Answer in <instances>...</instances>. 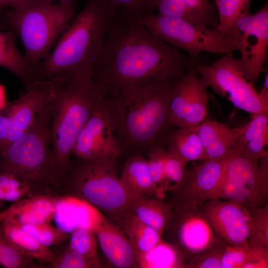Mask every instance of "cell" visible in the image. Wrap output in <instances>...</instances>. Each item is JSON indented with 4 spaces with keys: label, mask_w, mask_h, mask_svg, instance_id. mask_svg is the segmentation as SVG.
Segmentation results:
<instances>
[{
    "label": "cell",
    "mask_w": 268,
    "mask_h": 268,
    "mask_svg": "<svg viewBox=\"0 0 268 268\" xmlns=\"http://www.w3.org/2000/svg\"><path fill=\"white\" fill-rule=\"evenodd\" d=\"M191 58L154 36L138 16L116 13L91 75L105 98L132 87L157 81H177Z\"/></svg>",
    "instance_id": "6da1fadb"
},
{
    "label": "cell",
    "mask_w": 268,
    "mask_h": 268,
    "mask_svg": "<svg viewBox=\"0 0 268 268\" xmlns=\"http://www.w3.org/2000/svg\"><path fill=\"white\" fill-rule=\"evenodd\" d=\"M115 15L107 0H86L47 57L32 69L28 84L75 73L91 77Z\"/></svg>",
    "instance_id": "7a4b0ae2"
},
{
    "label": "cell",
    "mask_w": 268,
    "mask_h": 268,
    "mask_svg": "<svg viewBox=\"0 0 268 268\" xmlns=\"http://www.w3.org/2000/svg\"><path fill=\"white\" fill-rule=\"evenodd\" d=\"M177 81H157L125 89L106 98L123 150L140 152L164 146L170 126L169 102Z\"/></svg>",
    "instance_id": "3957f363"
},
{
    "label": "cell",
    "mask_w": 268,
    "mask_h": 268,
    "mask_svg": "<svg viewBox=\"0 0 268 268\" xmlns=\"http://www.w3.org/2000/svg\"><path fill=\"white\" fill-rule=\"evenodd\" d=\"M50 80L55 86L51 137L61 183L70 164L78 134L103 96L88 75L75 73Z\"/></svg>",
    "instance_id": "277c9868"
},
{
    "label": "cell",
    "mask_w": 268,
    "mask_h": 268,
    "mask_svg": "<svg viewBox=\"0 0 268 268\" xmlns=\"http://www.w3.org/2000/svg\"><path fill=\"white\" fill-rule=\"evenodd\" d=\"M76 158L71 159L57 190L88 202L115 224L132 214V204L138 197L129 193L121 184L116 172L117 159Z\"/></svg>",
    "instance_id": "5b68a950"
},
{
    "label": "cell",
    "mask_w": 268,
    "mask_h": 268,
    "mask_svg": "<svg viewBox=\"0 0 268 268\" xmlns=\"http://www.w3.org/2000/svg\"><path fill=\"white\" fill-rule=\"evenodd\" d=\"M51 115L52 102L0 153V168L28 185L34 196L49 194L60 184L51 137Z\"/></svg>",
    "instance_id": "8992f818"
},
{
    "label": "cell",
    "mask_w": 268,
    "mask_h": 268,
    "mask_svg": "<svg viewBox=\"0 0 268 268\" xmlns=\"http://www.w3.org/2000/svg\"><path fill=\"white\" fill-rule=\"evenodd\" d=\"M75 11L74 3L27 0L19 8L4 12L3 24L18 35L24 47L27 83L31 71L47 57L74 16Z\"/></svg>",
    "instance_id": "52a82bcc"
},
{
    "label": "cell",
    "mask_w": 268,
    "mask_h": 268,
    "mask_svg": "<svg viewBox=\"0 0 268 268\" xmlns=\"http://www.w3.org/2000/svg\"><path fill=\"white\" fill-rule=\"evenodd\" d=\"M138 17L154 36L187 52L191 58H197L202 52L226 54L240 48L237 37L224 36L216 29H210L159 13L151 12Z\"/></svg>",
    "instance_id": "ba28073f"
},
{
    "label": "cell",
    "mask_w": 268,
    "mask_h": 268,
    "mask_svg": "<svg viewBox=\"0 0 268 268\" xmlns=\"http://www.w3.org/2000/svg\"><path fill=\"white\" fill-rule=\"evenodd\" d=\"M215 199L231 200L247 207L267 205L268 153L257 160L233 147Z\"/></svg>",
    "instance_id": "9c48e42d"
},
{
    "label": "cell",
    "mask_w": 268,
    "mask_h": 268,
    "mask_svg": "<svg viewBox=\"0 0 268 268\" xmlns=\"http://www.w3.org/2000/svg\"><path fill=\"white\" fill-rule=\"evenodd\" d=\"M195 67L207 87L237 108L251 114L268 110L247 77L242 60L232 53L224 54L210 64H195Z\"/></svg>",
    "instance_id": "30bf717a"
},
{
    "label": "cell",
    "mask_w": 268,
    "mask_h": 268,
    "mask_svg": "<svg viewBox=\"0 0 268 268\" xmlns=\"http://www.w3.org/2000/svg\"><path fill=\"white\" fill-rule=\"evenodd\" d=\"M170 224L162 239L174 246L186 263L196 256L226 243L215 232L199 206L172 208Z\"/></svg>",
    "instance_id": "8fae6325"
},
{
    "label": "cell",
    "mask_w": 268,
    "mask_h": 268,
    "mask_svg": "<svg viewBox=\"0 0 268 268\" xmlns=\"http://www.w3.org/2000/svg\"><path fill=\"white\" fill-rule=\"evenodd\" d=\"M123 151L113 123L108 100L103 97L79 132L72 156L83 159L99 157L117 159Z\"/></svg>",
    "instance_id": "7c38bea8"
},
{
    "label": "cell",
    "mask_w": 268,
    "mask_h": 268,
    "mask_svg": "<svg viewBox=\"0 0 268 268\" xmlns=\"http://www.w3.org/2000/svg\"><path fill=\"white\" fill-rule=\"evenodd\" d=\"M195 65L189 68L172 88L168 106L172 126L193 127L201 123L207 115V87Z\"/></svg>",
    "instance_id": "4fadbf2b"
},
{
    "label": "cell",
    "mask_w": 268,
    "mask_h": 268,
    "mask_svg": "<svg viewBox=\"0 0 268 268\" xmlns=\"http://www.w3.org/2000/svg\"><path fill=\"white\" fill-rule=\"evenodd\" d=\"M228 153L204 160L202 163L187 169L182 181L168 191V202L171 208L179 205L199 206L214 199L223 176Z\"/></svg>",
    "instance_id": "5bb4252c"
},
{
    "label": "cell",
    "mask_w": 268,
    "mask_h": 268,
    "mask_svg": "<svg viewBox=\"0 0 268 268\" xmlns=\"http://www.w3.org/2000/svg\"><path fill=\"white\" fill-rule=\"evenodd\" d=\"M233 35L239 41L241 59L248 79L255 84L267 60L268 47V6L240 18Z\"/></svg>",
    "instance_id": "9a60e30c"
},
{
    "label": "cell",
    "mask_w": 268,
    "mask_h": 268,
    "mask_svg": "<svg viewBox=\"0 0 268 268\" xmlns=\"http://www.w3.org/2000/svg\"><path fill=\"white\" fill-rule=\"evenodd\" d=\"M216 233L226 244L249 247L251 218L248 208L236 201L212 199L199 205Z\"/></svg>",
    "instance_id": "2e32d148"
},
{
    "label": "cell",
    "mask_w": 268,
    "mask_h": 268,
    "mask_svg": "<svg viewBox=\"0 0 268 268\" xmlns=\"http://www.w3.org/2000/svg\"><path fill=\"white\" fill-rule=\"evenodd\" d=\"M54 93L51 80L34 81L25 86L17 99L6 104L4 108L10 119V131L4 149L32 125L38 116L51 104Z\"/></svg>",
    "instance_id": "e0dca14e"
},
{
    "label": "cell",
    "mask_w": 268,
    "mask_h": 268,
    "mask_svg": "<svg viewBox=\"0 0 268 268\" xmlns=\"http://www.w3.org/2000/svg\"><path fill=\"white\" fill-rule=\"evenodd\" d=\"M93 230L104 256L112 266L138 268V254L118 226L107 219H102L95 223Z\"/></svg>",
    "instance_id": "ac0fdd59"
},
{
    "label": "cell",
    "mask_w": 268,
    "mask_h": 268,
    "mask_svg": "<svg viewBox=\"0 0 268 268\" xmlns=\"http://www.w3.org/2000/svg\"><path fill=\"white\" fill-rule=\"evenodd\" d=\"M152 11L179 18L210 29L218 24V14L214 0H151Z\"/></svg>",
    "instance_id": "d6986e66"
},
{
    "label": "cell",
    "mask_w": 268,
    "mask_h": 268,
    "mask_svg": "<svg viewBox=\"0 0 268 268\" xmlns=\"http://www.w3.org/2000/svg\"><path fill=\"white\" fill-rule=\"evenodd\" d=\"M58 199L47 194L19 200L0 213V223L22 225L49 222L53 218Z\"/></svg>",
    "instance_id": "ffe728a7"
},
{
    "label": "cell",
    "mask_w": 268,
    "mask_h": 268,
    "mask_svg": "<svg viewBox=\"0 0 268 268\" xmlns=\"http://www.w3.org/2000/svg\"><path fill=\"white\" fill-rule=\"evenodd\" d=\"M246 126L247 124L238 127H231L216 121H208L193 127L203 147L202 160L227 155Z\"/></svg>",
    "instance_id": "44dd1931"
},
{
    "label": "cell",
    "mask_w": 268,
    "mask_h": 268,
    "mask_svg": "<svg viewBox=\"0 0 268 268\" xmlns=\"http://www.w3.org/2000/svg\"><path fill=\"white\" fill-rule=\"evenodd\" d=\"M119 178L124 188L132 195L138 198L156 197L147 159L142 155L133 154L126 160Z\"/></svg>",
    "instance_id": "7402d4cb"
},
{
    "label": "cell",
    "mask_w": 268,
    "mask_h": 268,
    "mask_svg": "<svg viewBox=\"0 0 268 268\" xmlns=\"http://www.w3.org/2000/svg\"><path fill=\"white\" fill-rule=\"evenodd\" d=\"M131 211L162 236L170 224L172 213L169 202L156 197L137 198L132 204Z\"/></svg>",
    "instance_id": "603a6c76"
},
{
    "label": "cell",
    "mask_w": 268,
    "mask_h": 268,
    "mask_svg": "<svg viewBox=\"0 0 268 268\" xmlns=\"http://www.w3.org/2000/svg\"><path fill=\"white\" fill-rule=\"evenodd\" d=\"M0 223L6 238L20 252L44 262L51 263L54 260L55 256L48 247L19 225L9 222Z\"/></svg>",
    "instance_id": "cb8c5ba5"
},
{
    "label": "cell",
    "mask_w": 268,
    "mask_h": 268,
    "mask_svg": "<svg viewBox=\"0 0 268 268\" xmlns=\"http://www.w3.org/2000/svg\"><path fill=\"white\" fill-rule=\"evenodd\" d=\"M179 128L168 136L166 152L187 162L202 160L203 147L194 127Z\"/></svg>",
    "instance_id": "d4e9b609"
},
{
    "label": "cell",
    "mask_w": 268,
    "mask_h": 268,
    "mask_svg": "<svg viewBox=\"0 0 268 268\" xmlns=\"http://www.w3.org/2000/svg\"><path fill=\"white\" fill-rule=\"evenodd\" d=\"M116 225L128 238L138 256L150 250L162 239V235L156 230L133 213Z\"/></svg>",
    "instance_id": "484cf974"
},
{
    "label": "cell",
    "mask_w": 268,
    "mask_h": 268,
    "mask_svg": "<svg viewBox=\"0 0 268 268\" xmlns=\"http://www.w3.org/2000/svg\"><path fill=\"white\" fill-rule=\"evenodd\" d=\"M186 261L172 245L162 239L150 250L138 255V268H184Z\"/></svg>",
    "instance_id": "4316f807"
},
{
    "label": "cell",
    "mask_w": 268,
    "mask_h": 268,
    "mask_svg": "<svg viewBox=\"0 0 268 268\" xmlns=\"http://www.w3.org/2000/svg\"><path fill=\"white\" fill-rule=\"evenodd\" d=\"M218 14L215 28L224 36H233L237 21L250 13L251 0H214Z\"/></svg>",
    "instance_id": "83f0119b"
},
{
    "label": "cell",
    "mask_w": 268,
    "mask_h": 268,
    "mask_svg": "<svg viewBox=\"0 0 268 268\" xmlns=\"http://www.w3.org/2000/svg\"><path fill=\"white\" fill-rule=\"evenodd\" d=\"M251 218L248 243L251 248L268 252V204L247 207Z\"/></svg>",
    "instance_id": "f1b7e54d"
},
{
    "label": "cell",
    "mask_w": 268,
    "mask_h": 268,
    "mask_svg": "<svg viewBox=\"0 0 268 268\" xmlns=\"http://www.w3.org/2000/svg\"><path fill=\"white\" fill-rule=\"evenodd\" d=\"M166 150L163 146L153 148L148 152L147 165L152 183L155 188L156 197L163 200L169 191L171 184L167 180L164 170V157Z\"/></svg>",
    "instance_id": "f546056e"
},
{
    "label": "cell",
    "mask_w": 268,
    "mask_h": 268,
    "mask_svg": "<svg viewBox=\"0 0 268 268\" xmlns=\"http://www.w3.org/2000/svg\"><path fill=\"white\" fill-rule=\"evenodd\" d=\"M33 196L28 185L11 173L0 168V200L14 202Z\"/></svg>",
    "instance_id": "4dcf8cb0"
},
{
    "label": "cell",
    "mask_w": 268,
    "mask_h": 268,
    "mask_svg": "<svg viewBox=\"0 0 268 268\" xmlns=\"http://www.w3.org/2000/svg\"><path fill=\"white\" fill-rule=\"evenodd\" d=\"M96 235L91 229L78 227L71 231L68 248L81 255L96 256L98 247Z\"/></svg>",
    "instance_id": "1f68e13d"
},
{
    "label": "cell",
    "mask_w": 268,
    "mask_h": 268,
    "mask_svg": "<svg viewBox=\"0 0 268 268\" xmlns=\"http://www.w3.org/2000/svg\"><path fill=\"white\" fill-rule=\"evenodd\" d=\"M19 225L48 247L61 243L68 237L66 232L50 225L48 222Z\"/></svg>",
    "instance_id": "d6a6232c"
},
{
    "label": "cell",
    "mask_w": 268,
    "mask_h": 268,
    "mask_svg": "<svg viewBox=\"0 0 268 268\" xmlns=\"http://www.w3.org/2000/svg\"><path fill=\"white\" fill-rule=\"evenodd\" d=\"M33 260L18 251L7 240L0 223V265L6 268H22Z\"/></svg>",
    "instance_id": "836d02e7"
},
{
    "label": "cell",
    "mask_w": 268,
    "mask_h": 268,
    "mask_svg": "<svg viewBox=\"0 0 268 268\" xmlns=\"http://www.w3.org/2000/svg\"><path fill=\"white\" fill-rule=\"evenodd\" d=\"M54 268H99L103 267L96 256L88 257L79 254L68 247L51 263Z\"/></svg>",
    "instance_id": "e575fe53"
},
{
    "label": "cell",
    "mask_w": 268,
    "mask_h": 268,
    "mask_svg": "<svg viewBox=\"0 0 268 268\" xmlns=\"http://www.w3.org/2000/svg\"><path fill=\"white\" fill-rule=\"evenodd\" d=\"M0 67H3L21 79L25 86L28 77V71L24 55L17 48H0Z\"/></svg>",
    "instance_id": "d590c367"
},
{
    "label": "cell",
    "mask_w": 268,
    "mask_h": 268,
    "mask_svg": "<svg viewBox=\"0 0 268 268\" xmlns=\"http://www.w3.org/2000/svg\"><path fill=\"white\" fill-rule=\"evenodd\" d=\"M252 118L233 146L241 147L262 135L268 129V110L252 114Z\"/></svg>",
    "instance_id": "8d00e7d4"
},
{
    "label": "cell",
    "mask_w": 268,
    "mask_h": 268,
    "mask_svg": "<svg viewBox=\"0 0 268 268\" xmlns=\"http://www.w3.org/2000/svg\"><path fill=\"white\" fill-rule=\"evenodd\" d=\"M116 13L139 16L153 12L151 0H107Z\"/></svg>",
    "instance_id": "74e56055"
},
{
    "label": "cell",
    "mask_w": 268,
    "mask_h": 268,
    "mask_svg": "<svg viewBox=\"0 0 268 268\" xmlns=\"http://www.w3.org/2000/svg\"><path fill=\"white\" fill-rule=\"evenodd\" d=\"M226 244L214 248L196 256L186 263L185 268H220L222 253Z\"/></svg>",
    "instance_id": "f35d334b"
},
{
    "label": "cell",
    "mask_w": 268,
    "mask_h": 268,
    "mask_svg": "<svg viewBox=\"0 0 268 268\" xmlns=\"http://www.w3.org/2000/svg\"><path fill=\"white\" fill-rule=\"evenodd\" d=\"M187 163L182 158L166 152L164 170L166 177L171 184L170 188L179 184L182 181L187 171Z\"/></svg>",
    "instance_id": "ab89813d"
},
{
    "label": "cell",
    "mask_w": 268,
    "mask_h": 268,
    "mask_svg": "<svg viewBox=\"0 0 268 268\" xmlns=\"http://www.w3.org/2000/svg\"><path fill=\"white\" fill-rule=\"evenodd\" d=\"M249 248L227 244L222 253L220 268H242Z\"/></svg>",
    "instance_id": "60d3db41"
},
{
    "label": "cell",
    "mask_w": 268,
    "mask_h": 268,
    "mask_svg": "<svg viewBox=\"0 0 268 268\" xmlns=\"http://www.w3.org/2000/svg\"><path fill=\"white\" fill-rule=\"evenodd\" d=\"M268 143V129L258 137L253 139L241 147L233 146L243 154L252 159L259 160L263 155L268 153L265 147Z\"/></svg>",
    "instance_id": "b9f144b4"
},
{
    "label": "cell",
    "mask_w": 268,
    "mask_h": 268,
    "mask_svg": "<svg viewBox=\"0 0 268 268\" xmlns=\"http://www.w3.org/2000/svg\"><path fill=\"white\" fill-rule=\"evenodd\" d=\"M268 252L249 248L242 268H268Z\"/></svg>",
    "instance_id": "7bdbcfd3"
},
{
    "label": "cell",
    "mask_w": 268,
    "mask_h": 268,
    "mask_svg": "<svg viewBox=\"0 0 268 268\" xmlns=\"http://www.w3.org/2000/svg\"><path fill=\"white\" fill-rule=\"evenodd\" d=\"M9 131L10 119L4 108L0 110V153L5 147Z\"/></svg>",
    "instance_id": "ee69618b"
},
{
    "label": "cell",
    "mask_w": 268,
    "mask_h": 268,
    "mask_svg": "<svg viewBox=\"0 0 268 268\" xmlns=\"http://www.w3.org/2000/svg\"><path fill=\"white\" fill-rule=\"evenodd\" d=\"M15 33L11 29L5 32L0 31V48H16Z\"/></svg>",
    "instance_id": "f6af8a7d"
},
{
    "label": "cell",
    "mask_w": 268,
    "mask_h": 268,
    "mask_svg": "<svg viewBox=\"0 0 268 268\" xmlns=\"http://www.w3.org/2000/svg\"><path fill=\"white\" fill-rule=\"evenodd\" d=\"M27 0H0V12L3 10L15 9L23 6Z\"/></svg>",
    "instance_id": "bcb514c9"
},
{
    "label": "cell",
    "mask_w": 268,
    "mask_h": 268,
    "mask_svg": "<svg viewBox=\"0 0 268 268\" xmlns=\"http://www.w3.org/2000/svg\"><path fill=\"white\" fill-rule=\"evenodd\" d=\"M260 99L263 104L268 107V73L267 72L262 89L258 93Z\"/></svg>",
    "instance_id": "7dc6e473"
},
{
    "label": "cell",
    "mask_w": 268,
    "mask_h": 268,
    "mask_svg": "<svg viewBox=\"0 0 268 268\" xmlns=\"http://www.w3.org/2000/svg\"><path fill=\"white\" fill-rule=\"evenodd\" d=\"M5 105L4 89L3 87L0 85V110L4 108Z\"/></svg>",
    "instance_id": "c3c4849f"
},
{
    "label": "cell",
    "mask_w": 268,
    "mask_h": 268,
    "mask_svg": "<svg viewBox=\"0 0 268 268\" xmlns=\"http://www.w3.org/2000/svg\"><path fill=\"white\" fill-rule=\"evenodd\" d=\"M53 0L54 1L57 0L58 1V2L74 3V2L78 0Z\"/></svg>",
    "instance_id": "681fc988"
}]
</instances>
